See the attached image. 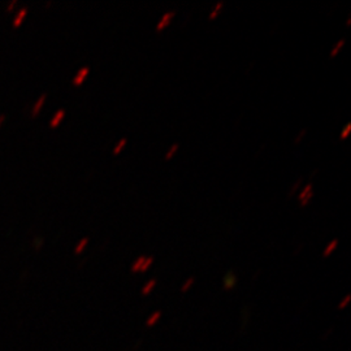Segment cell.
<instances>
[{"instance_id": "1", "label": "cell", "mask_w": 351, "mask_h": 351, "mask_svg": "<svg viewBox=\"0 0 351 351\" xmlns=\"http://www.w3.org/2000/svg\"><path fill=\"white\" fill-rule=\"evenodd\" d=\"M313 198H314V188H313V184H308L302 189L298 195V201L301 203L302 207H306L310 204V202L313 201Z\"/></svg>"}, {"instance_id": "2", "label": "cell", "mask_w": 351, "mask_h": 351, "mask_svg": "<svg viewBox=\"0 0 351 351\" xmlns=\"http://www.w3.org/2000/svg\"><path fill=\"white\" fill-rule=\"evenodd\" d=\"M176 16V12L171 11V12H165L163 17L160 19V21L156 24V32H163L164 29H167L169 24L172 23L173 17Z\"/></svg>"}, {"instance_id": "3", "label": "cell", "mask_w": 351, "mask_h": 351, "mask_svg": "<svg viewBox=\"0 0 351 351\" xmlns=\"http://www.w3.org/2000/svg\"><path fill=\"white\" fill-rule=\"evenodd\" d=\"M88 75H90V66H84L82 69H80L73 78V85L81 86L85 82V80L88 78Z\"/></svg>"}, {"instance_id": "4", "label": "cell", "mask_w": 351, "mask_h": 351, "mask_svg": "<svg viewBox=\"0 0 351 351\" xmlns=\"http://www.w3.org/2000/svg\"><path fill=\"white\" fill-rule=\"evenodd\" d=\"M237 285V276L234 275V272H228L226 277H224V281H223V287L226 290H232V289L236 288Z\"/></svg>"}, {"instance_id": "5", "label": "cell", "mask_w": 351, "mask_h": 351, "mask_svg": "<svg viewBox=\"0 0 351 351\" xmlns=\"http://www.w3.org/2000/svg\"><path fill=\"white\" fill-rule=\"evenodd\" d=\"M162 316H163L162 311H155V313H152V314L147 317L145 326H147V328H152V326H156V324L159 323V320L162 319Z\"/></svg>"}, {"instance_id": "6", "label": "cell", "mask_w": 351, "mask_h": 351, "mask_svg": "<svg viewBox=\"0 0 351 351\" xmlns=\"http://www.w3.org/2000/svg\"><path fill=\"white\" fill-rule=\"evenodd\" d=\"M339 239H333V241H330L328 245H326V249L323 251V258H329L335 250L339 247Z\"/></svg>"}, {"instance_id": "7", "label": "cell", "mask_w": 351, "mask_h": 351, "mask_svg": "<svg viewBox=\"0 0 351 351\" xmlns=\"http://www.w3.org/2000/svg\"><path fill=\"white\" fill-rule=\"evenodd\" d=\"M145 261H146V256H143V255L138 256V258L134 261V263L132 264V274H139L142 265L145 263Z\"/></svg>"}, {"instance_id": "8", "label": "cell", "mask_w": 351, "mask_h": 351, "mask_svg": "<svg viewBox=\"0 0 351 351\" xmlns=\"http://www.w3.org/2000/svg\"><path fill=\"white\" fill-rule=\"evenodd\" d=\"M64 116H65V111L64 110H60L59 112H56V114L51 120V128H56V126L59 125L63 121Z\"/></svg>"}, {"instance_id": "9", "label": "cell", "mask_w": 351, "mask_h": 351, "mask_svg": "<svg viewBox=\"0 0 351 351\" xmlns=\"http://www.w3.org/2000/svg\"><path fill=\"white\" fill-rule=\"evenodd\" d=\"M155 287H156V280L155 278H152V280H150V281H147L146 282V285L142 288V295H149L150 294L151 291L155 289Z\"/></svg>"}, {"instance_id": "10", "label": "cell", "mask_w": 351, "mask_h": 351, "mask_svg": "<svg viewBox=\"0 0 351 351\" xmlns=\"http://www.w3.org/2000/svg\"><path fill=\"white\" fill-rule=\"evenodd\" d=\"M345 39H339V42L336 43V46L332 49V51H330V58H336L337 55H339V52H341V50L343 49V46H345Z\"/></svg>"}, {"instance_id": "11", "label": "cell", "mask_w": 351, "mask_h": 351, "mask_svg": "<svg viewBox=\"0 0 351 351\" xmlns=\"http://www.w3.org/2000/svg\"><path fill=\"white\" fill-rule=\"evenodd\" d=\"M223 7H224V3L223 1H219L216 5H215V8L213 10V12L210 13V16H208V19L210 20H215L219 14H220V11L223 10Z\"/></svg>"}, {"instance_id": "12", "label": "cell", "mask_w": 351, "mask_h": 351, "mask_svg": "<svg viewBox=\"0 0 351 351\" xmlns=\"http://www.w3.org/2000/svg\"><path fill=\"white\" fill-rule=\"evenodd\" d=\"M46 98H47V95L46 94H42V97L39 98V101L36 103V106H34V108H33V117L34 116H37L38 112L40 111V108H42V106H43V103L46 101Z\"/></svg>"}, {"instance_id": "13", "label": "cell", "mask_w": 351, "mask_h": 351, "mask_svg": "<svg viewBox=\"0 0 351 351\" xmlns=\"http://www.w3.org/2000/svg\"><path fill=\"white\" fill-rule=\"evenodd\" d=\"M126 143H128V139L123 138L119 141V143L114 146V149H113V155H119L121 151L125 149Z\"/></svg>"}, {"instance_id": "14", "label": "cell", "mask_w": 351, "mask_h": 351, "mask_svg": "<svg viewBox=\"0 0 351 351\" xmlns=\"http://www.w3.org/2000/svg\"><path fill=\"white\" fill-rule=\"evenodd\" d=\"M194 284H195V278H194V277L188 278V280L182 284V287H181V293H186V291H189L190 289L194 287Z\"/></svg>"}, {"instance_id": "15", "label": "cell", "mask_w": 351, "mask_h": 351, "mask_svg": "<svg viewBox=\"0 0 351 351\" xmlns=\"http://www.w3.org/2000/svg\"><path fill=\"white\" fill-rule=\"evenodd\" d=\"M152 264H154V256H146V261H145V263L142 265V268H141V272H139V274H145V272H147V271L150 269Z\"/></svg>"}, {"instance_id": "16", "label": "cell", "mask_w": 351, "mask_h": 351, "mask_svg": "<svg viewBox=\"0 0 351 351\" xmlns=\"http://www.w3.org/2000/svg\"><path fill=\"white\" fill-rule=\"evenodd\" d=\"M26 12H27V10H26V8H23V10L20 11V13L17 14V17H16V19H14V21H13V26H14V27L20 26L21 21H23V19L26 16Z\"/></svg>"}, {"instance_id": "17", "label": "cell", "mask_w": 351, "mask_h": 351, "mask_svg": "<svg viewBox=\"0 0 351 351\" xmlns=\"http://www.w3.org/2000/svg\"><path fill=\"white\" fill-rule=\"evenodd\" d=\"M88 239H81V242H80V243H78V245H77V246H75V255H78V254H81V252H82V251H84V249H85V247H86V246H88Z\"/></svg>"}, {"instance_id": "18", "label": "cell", "mask_w": 351, "mask_h": 351, "mask_svg": "<svg viewBox=\"0 0 351 351\" xmlns=\"http://www.w3.org/2000/svg\"><path fill=\"white\" fill-rule=\"evenodd\" d=\"M178 147H180V146H178L177 143L172 145V146H171V149H169V151L165 154V158H164V159H165V160H171V159L175 156L176 152L178 151Z\"/></svg>"}, {"instance_id": "19", "label": "cell", "mask_w": 351, "mask_h": 351, "mask_svg": "<svg viewBox=\"0 0 351 351\" xmlns=\"http://www.w3.org/2000/svg\"><path fill=\"white\" fill-rule=\"evenodd\" d=\"M350 133H351V123H348V124H346V126H345V128H343V130H342V132H341V136H339V139H341V141H343V139L348 138V137H349V136H350Z\"/></svg>"}, {"instance_id": "20", "label": "cell", "mask_w": 351, "mask_h": 351, "mask_svg": "<svg viewBox=\"0 0 351 351\" xmlns=\"http://www.w3.org/2000/svg\"><path fill=\"white\" fill-rule=\"evenodd\" d=\"M351 302V294H346L345 295V298L342 300V301L339 302V310H345L348 306H349V303Z\"/></svg>"}, {"instance_id": "21", "label": "cell", "mask_w": 351, "mask_h": 351, "mask_svg": "<svg viewBox=\"0 0 351 351\" xmlns=\"http://www.w3.org/2000/svg\"><path fill=\"white\" fill-rule=\"evenodd\" d=\"M302 180H297V182L293 185V189H291V191L289 193V195H293L294 194V191H297L298 190V186H301Z\"/></svg>"}, {"instance_id": "22", "label": "cell", "mask_w": 351, "mask_h": 351, "mask_svg": "<svg viewBox=\"0 0 351 351\" xmlns=\"http://www.w3.org/2000/svg\"><path fill=\"white\" fill-rule=\"evenodd\" d=\"M306 133H307V130H306V129H304V130H302L301 134H298V137L295 138V145H298V143L301 142L302 139H303V137H304V134H306Z\"/></svg>"}, {"instance_id": "23", "label": "cell", "mask_w": 351, "mask_h": 351, "mask_svg": "<svg viewBox=\"0 0 351 351\" xmlns=\"http://www.w3.org/2000/svg\"><path fill=\"white\" fill-rule=\"evenodd\" d=\"M4 119H5V116H4V114H1V116H0V124L3 123V120H4Z\"/></svg>"}, {"instance_id": "24", "label": "cell", "mask_w": 351, "mask_h": 351, "mask_svg": "<svg viewBox=\"0 0 351 351\" xmlns=\"http://www.w3.org/2000/svg\"><path fill=\"white\" fill-rule=\"evenodd\" d=\"M346 25H348V26L351 25V17H349V19H348V23H346Z\"/></svg>"}]
</instances>
